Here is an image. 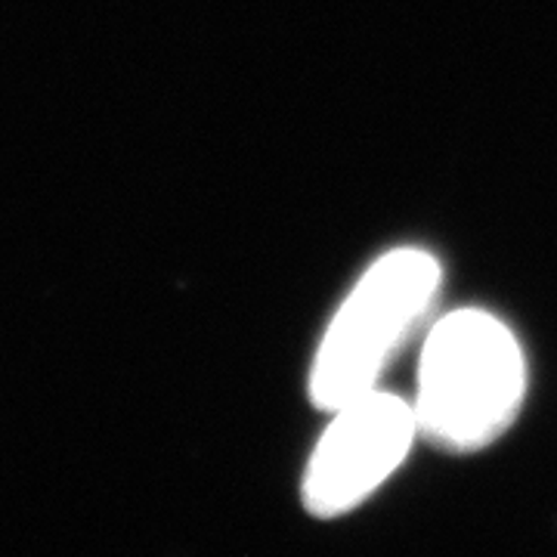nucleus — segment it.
Returning a JSON list of instances; mask_svg holds the SVG:
<instances>
[{"instance_id": "obj_2", "label": "nucleus", "mask_w": 557, "mask_h": 557, "mask_svg": "<svg viewBox=\"0 0 557 557\" xmlns=\"http://www.w3.org/2000/svg\"><path fill=\"white\" fill-rule=\"evenodd\" d=\"M443 278L437 255L418 245L391 248L362 270L313 357L307 394L319 412L384 387V375L440 317Z\"/></svg>"}, {"instance_id": "obj_3", "label": "nucleus", "mask_w": 557, "mask_h": 557, "mask_svg": "<svg viewBox=\"0 0 557 557\" xmlns=\"http://www.w3.org/2000/svg\"><path fill=\"white\" fill-rule=\"evenodd\" d=\"M300 478L304 511L317 520L354 515L406 465L418 440L412 403L391 391H372L329 412Z\"/></svg>"}, {"instance_id": "obj_1", "label": "nucleus", "mask_w": 557, "mask_h": 557, "mask_svg": "<svg viewBox=\"0 0 557 557\" xmlns=\"http://www.w3.org/2000/svg\"><path fill=\"white\" fill-rule=\"evenodd\" d=\"M527 387V354L505 319L480 307L440 313L418 354V440L446 456H478L515 428Z\"/></svg>"}]
</instances>
